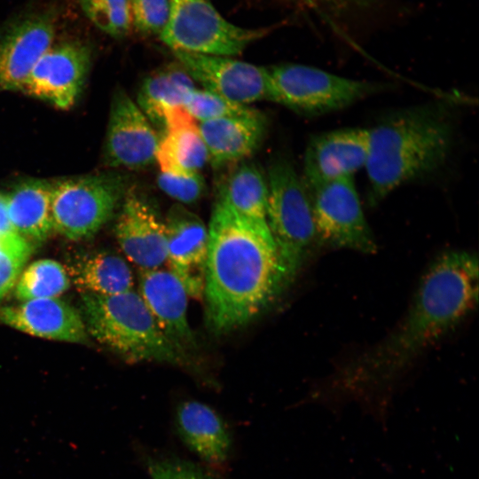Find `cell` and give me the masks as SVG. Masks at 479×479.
Segmentation results:
<instances>
[{
    "label": "cell",
    "mask_w": 479,
    "mask_h": 479,
    "mask_svg": "<svg viewBox=\"0 0 479 479\" xmlns=\"http://www.w3.org/2000/svg\"><path fill=\"white\" fill-rule=\"evenodd\" d=\"M478 284L475 254L454 250L440 255L423 275L401 323L315 388L310 400L336 412L356 402L386 428L391 397L403 372L472 311L478 302Z\"/></svg>",
    "instance_id": "cell-1"
},
{
    "label": "cell",
    "mask_w": 479,
    "mask_h": 479,
    "mask_svg": "<svg viewBox=\"0 0 479 479\" xmlns=\"http://www.w3.org/2000/svg\"><path fill=\"white\" fill-rule=\"evenodd\" d=\"M208 231L205 314L209 328L222 334L254 319L289 283L267 223L218 198Z\"/></svg>",
    "instance_id": "cell-2"
},
{
    "label": "cell",
    "mask_w": 479,
    "mask_h": 479,
    "mask_svg": "<svg viewBox=\"0 0 479 479\" xmlns=\"http://www.w3.org/2000/svg\"><path fill=\"white\" fill-rule=\"evenodd\" d=\"M454 138L451 111L426 104L396 111L369 130L365 164L368 203L375 206L400 185L427 177L446 161Z\"/></svg>",
    "instance_id": "cell-3"
},
{
    "label": "cell",
    "mask_w": 479,
    "mask_h": 479,
    "mask_svg": "<svg viewBox=\"0 0 479 479\" xmlns=\"http://www.w3.org/2000/svg\"><path fill=\"white\" fill-rule=\"evenodd\" d=\"M86 329L128 363H182L185 358L163 334L141 295L133 290L82 294Z\"/></svg>",
    "instance_id": "cell-4"
},
{
    "label": "cell",
    "mask_w": 479,
    "mask_h": 479,
    "mask_svg": "<svg viewBox=\"0 0 479 479\" xmlns=\"http://www.w3.org/2000/svg\"><path fill=\"white\" fill-rule=\"evenodd\" d=\"M266 223L288 283L318 246L309 192L287 158L273 160L267 175Z\"/></svg>",
    "instance_id": "cell-5"
},
{
    "label": "cell",
    "mask_w": 479,
    "mask_h": 479,
    "mask_svg": "<svg viewBox=\"0 0 479 479\" xmlns=\"http://www.w3.org/2000/svg\"><path fill=\"white\" fill-rule=\"evenodd\" d=\"M267 72L269 100L310 116L345 108L383 89L377 82L300 64H280L267 67Z\"/></svg>",
    "instance_id": "cell-6"
},
{
    "label": "cell",
    "mask_w": 479,
    "mask_h": 479,
    "mask_svg": "<svg viewBox=\"0 0 479 479\" xmlns=\"http://www.w3.org/2000/svg\"><path fill=\"white\" fill-rule=\"evenodd\" d=\"M168 1L169 19L160 39L171 50L233 57L266 33L229 22L209 0Z\"/></svg>",
    "instance_id": "cell-7"
},
{
    "label": "cell",
    "mask_w": 479,
    "mask_h": 479,
    "mask_svg": "<svg viewBox=\"0 0 479 479\" xmlns=\"http://www.w3.org/2000/svg\"><path fill=\"white\" fill-rule=\"evenodd\" d=\"M127 191L125 179L112 174L52 183L53 230L72 240L93 236L111 218Z\"/></svg>",
    "instance_id": "cell-8"
},
{
    "label": "cell",
    "mask_w": 479,
    "mask_h": 479,
    "mask_svg": "<svg viewBox=\"0 0 479 479\" xmlns=\"http://www.w3.org/2000/svg\"><path fill=\"white\" fill-rule=\"evenodd\" d=\"M318 246L373 254L377 244L365 217L353 177L307 189Z\"/></svg>",
    "instance_id": "cell-9"
},
{
    "label": "cell",
    "mask_w": 479,
    "mask_h": 479,
    "mask_svg": "<svg viewBox=\"0 0 479 479\" xmlns=\"http://www.w3.org/2000/svg\"><path fill=\"white\" fill-rule=\"evenodd\" d=\"M171 51L177 62L205 90L241 105L269 100L267 67L232 57Z\"/></svg>",
    "instance_id": "cell-10"
},
{
    "label": "cell",
    "mask_w": 479,
    "mask_h": 479,
    "mask_svg": "<svg viewBox=\"0 0 479 479\" xmlns=\"http://www.w3.org/2000/svg\"><path fill=\"white\" fill-rule=\"evenodd\" d=\"M160 141L155 128L123 90L111 104L105 142V160L113 167L145 169L155 161Z\"/></svg>",
    "instance_id": "cell-11"
},
{
    "label": "cell",
    "mask_w": 479,
    "mask_h": 479,
    "mask_svg": "<svg viewBox=\"0 0 479 479\" xmlns=\"http://www.w3.org/2000/svg\"><path fill=\"white\" fill-rule=\"evenodd\" d=\"M90 57L88 48L80 43L51 46L36 62L21 90L58 108L68 109L81 91Z\"/></svg>",
    "instance_id": "cell-12"
},
{
    "label": "cell",
    "mask_w": 479,
    "mask_h": 479,
    "mask_svg": "<svg viewBox=\"0 0 479 479\" xmlns=\"http://www.w3.org/2000/svg\"><path fill=\"white\" fill-rule=\"evenodd\" d=\"M369 129L347 128L312 137L306 147L302 179L307 189L348 177L365 167Z\"/></svg>",
    "instance_id": "cell-13"
},
{
    "label": "cell",
    "mask_w": 479,
    "mask_h": 479,
    "mask_svg": "<svg viewBox=\"0 0 479 479\" xmlns=\"http://www.w3.org/2000/svg\"><path fill=\"white\" fill-rule=\"evenodd\" d=\"M167 262L188 296L203 297L208 231L202 220L183 205L170 207L164 220Z\"/></svg>",
    "instance_id": "cell-14"
},
{
    "label": "cell",
    "mask_w": 479,
    "mask_h": 479,
    "mask_svg": "<svg viewBox=\"0 0 479 479\" xmlns=\"http://www.w3.org/2000/svg\"><path fill=\"white\" fill-rule=\"evenodd\" d=\"M114 232L122 250L140 270L157 269L166 262L165 222L153 205L137 192L127 191Z\"/></svg>",
    "instance_id": "cell-15"
},
{
    "label": "cell",
    "mask_w": 479,
    "mask_h": 479,
    "mask_svg": "<svg viewBox=\"0 0 479 479\" xmlns=\"http://www.w3.org/2000/svg\"><path fill=\"white\" fill-rule=\"evenodd\" d=\"M139 294L163 334L186 357L196 342L187 319L189 296L179 279L170 271L140 270Z\"/></svg>",
    "instance_id": "cell-16"
},
{
    "label": "cell",
    "mask_w": 479,
    "mask_h": 479,
    "mask_svg": "<svg viewBox=\"0 0 479 479\" xmlns=\"http://www.w3.org/2000/svg\"><path fill=\"white\" fill-rule=\"evenodd\" d=\"M174 430L183 444L207 465L221 467L232 451L231 430L222 416L197 400L180 402L174 412Z\"/></svg>",
    "instance_id": "cell-17"
},
{
    "label": "cell",
    "mask_w": 479,
    "mask_h": 479,
    "mask_svg": "<svg viewBox=\"0 0 479 479\" xmlns=\"http://www.w3.org/2000/svg\"><path fill=\"white\" fill-rule=\"evenodd\" d=\"M52 18L38 15L14 25L0 40V92L21 90L39 59L51 47Z\"/></svg>",
    "instance_id": "cell-18"
},
{
    "label": "cell",
    "mask_w": 479,
    "mask_h": 479,
    "mask_svg": "<svg viewBox=\"0 0 479 479\" xmlns=\"http://www.w3.org/2000/svg\"><path fill=\"white\" fill-rule=\"evenodd\" d=\"M0 321L30 335L67 342H83L86 326L80 314L59 297L25 301L0 310Z\"/></svg>",
    "instance_id": "cell-19"
},
{
    "label": "cell",
    "mask_w": 479,
    "mask_h": 479,
    "mask_svg": "<svg viewBox=\"0 0 479 479\" xmlns=\"http://www.w3.org/2000/svg\"><path fill=\"white\" fill-rule=\"evenodd\" d=\"M208 160V152L196 120L184 106L169 109L164 116V128L155 154L161 172L200 173Z\"/></svg>",
    "instance_id": "cell-20"
},
{
    "label": "cell",
    "mask_w": 479,
    "mask_h": 479,
    "mask_svg": "<svg viewBox=\"0 0 479 479\" xmlns=\"http://www.w3.org/2000/svg\"><path fill=\"white\" fill-rule=\"evenodd\" d=\"M266 117L260 112L224 117L199 123L209 160L215 166L239 161L250 156L266 132Z\"/></svg>",
    "instance_id": "cell-21"
},
{
    "label": "cell",
    "mask_w": 479,
    "mask_h": 479,
    "mask_svg": "<svg viewBox=\"0 0 479 479\" xmlns=\"http://www.w3.org/2000/svg\"><path fill=\"white\" fill-rule=\"evenodd\" d=\"M51 190V183L32 179L20 184L5 196L14 232L28 241L43 240L54 231Z\"/></svg>",
    "instance_id": "cell-22"
},
{
    "label": "cell",
    "mask_w": 479,
    "mask_h": 479,
    "mask_svg": "<svg viewBox=\"0 0 479 479\" xmlns=\"http://www.w3.org/2000/svg\"><path fill=\"white\" fill-rule=\"evenodd\" d=\"M193 82L177 62L168 65L145 77L137 92V105L153 126L162 132L165 114L184 106L195 88Z\"/></svg>",
    "instance_id": "cell-23"
},
{
    "label": "cell",
    "mask_w": 479,
    "mask_h": 479,
    "mask_svg": "<svg viewBox=\"0 0 479 479\" xmlns=\"http://www.w3.org/2000/svg\"><path fill=\"white\" fill-rule=\"evenodd\" d=\"M71 277L86 294L112 295L132 290L133 276L127 263L119 255L98 253L73 266Z\"/></svg>",
    "instance_id": "cell-24"
},
{
    "label": "cell",
    "mask_w": 479,
    "mask_h": 479,
    "mask_svg": "<svg viewBox=\"0 0 479 479\" xmlns=\"http://www.w3.org/2000/svg\"><path fill=\"white\" fill-rule=\"evenodd\" d=\"M267 180L257 166L244 162L235 169L221 189L223 200L238 214L266 223Z\"/></svg>",
    "instance_id": "cell-25"
},
{
    "label": "cell",
    "mask_w": 479,
    "mask_h": 479,
    "mask_svg": "<svg viewBox=\"0 0 479 479\" xmlns=\"http://www.w3.org/2000/svg\"><path fill=\"white\" fill-rule=\"evenodd\" d=\"M70 286L65 268L57 261L42 259L32 263L19 276L16 297L23 302L59 297Z\"/></svg>",
    "instance_id": "cell-26"
},
{
    "label": "cell",
    "mask_w": 479,
    "mask_h": 479,
    "mask_svg": "<svg viewBox=\"0 0 479 479\" xmlns=\"http://www.w3.org/2000/svg\"><path fill=\"white\" fill-rule=\"evenodd\" d=\"M138 452L151 479H222L209 468L172 453L145 449Z\"/></svg>",
    "instance_id": "cell-27"
},
{
    "label": "cell",
    "mask_w": 479,
    "mask_h": 479,
    "mask_svg": "<svg viewBox=\"0 0 479 479\" xmlns=\"http://www.w3.org/2000/svg\"><path fill=\"white\" fill-rule=\"evenodd\" d=\"M90 20L103 32L123 36L132 24L130 0H80Z\"/></svg>",
    "instance_id": "cell-28"
},
{
    "label": "cell",
    "mask_w": 479,
    "mask_h": 479,
    "mask_svg": "<svg viewBox=\"0 0 479 479\" xmlns=\"http://www.w3.org/2000/svg\"><path fill=\"white\" fill-rule=\"evenodd\" d=\"M184 108L200 122L224 117L247 115L257 110L238 104L207 90L194 88L188 95Z\"/></svg>",
    "instance_id": "cell-29"
},
{
    "label": "cell",
    "mask_w": 479,
    "mask_h": 479,
    "mask_svg": "<svg viewBox=\"0 0 479 479\" xmlns=\"http://www.w3.org/2000/svg\"><path fill=\"white\" fill-rule=\"evenodd\" d=\"M31 251L29 241L17 233L0 236V300L16 284Z\"/></svg>",
    "instance_id": "cell-30"
},
{
    "label": "cell",
    "mask_w": 479,
    "mask_h": 479,
    "mask_svg": "<svg viewBox=\"0 0 479 479\" xmlns=\"http://www.w3.org/2000/svg\"><path fill=\"white\" fill-rule=\"evenodd\" d=\"M132 24L145 35H159L169 19L168 0H130Z\"/></svg>",
    "instance_id": "cell-31"
},
{
    "label": "cell",
    "mask_w": 479,
    "mask_h": 479,
    "mask_svg": "<svg viewBox=\"0 0 479 479\" xmlns=\"http://www.w3.org/2000/svg\"><path fill=\"white\" fill-rule=\"evenodd\" d=\"M157 184L164 193L184 204L198 201L206 189L204 178L200 173L176 175L160 172Z\"/></svg>",
    "instance_id": "cell-32"
},
{
    "label": "cell",
    "mask_w": 479,
    "mask_h": 479,
    "mask_svg": "<svg viewBox=\"0 0 479 479\" xmlns=\"http://www.w3.org/2000/svg\"><path fill=\"white\" fill-rule=\"evenodd\" d=\"M16 233L11 224L5 196L0 194V236Z\"/></svg>",
    "instance_id": "cell-33"
},
{
    "label": "cell",
    "mask_w": 479,
    "mask_h": 479,
    "mask_svg": "<svg viewBox=\"0 0 479 479\" xmlns=\"http://www.w3.org/2000/svg\"><path fill=\"white\" fill-rule=\"evenodd\" d=\"M330 4L335 8H344L353 4H359L362 0H316Z\"/></svg>",
    "instance_id": "cell-34"
},
{
    "label": "cell",
    "mask_w": 479,
    "mask_h": 479,
    "mask_svg": "<svg viewBox=\"0 0 479 479\" xmlns=\"http://www.w3.org/2000/svg\"><path fill=\"white\" fill-rule=\"evenodd\" d=\"M301 2L304 3L306 5H308L310 8L316 9V11L320 13L321 11L319 9L318 4L316 0H300Z\"/></svg>",
    "instance_id": "cell-35"
}]
</instances>
